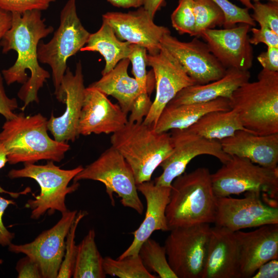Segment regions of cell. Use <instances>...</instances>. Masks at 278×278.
I'll use <instances>...</instances> for the list:
<instances>
[{"label": "cell", "instance_id": "43", "mask_svg": "<svg viewBox=\"0 0 278 278\" xmlns=\"http://www.w3.org/2000/svg\"><path fill=\"white\" fill-rule=\"evenodd\" d=\"M12 200L4 198L0 196V245L3 247L8 246L12 243L15 236L14 233L10 232L5 226L3 221V216L5 210L9 205H15Z\"/></svg>", "mask_w": 278, "mask_h": 278}, {"label": "cell", "instance_id": "7", "mask_svg": "<svg viewBox=\"0 0 278 278\" xmlns=\"http://www.w3.org/2000/svg\"><path fill=\"white\" fill-rule=\"evenodd\" d=\"M211 178L216 197L256 192L261 194L265 202L278 207V168L265 167L247 158L232 155L211 174Z\"/></svg>", "mask_w": 278, "mask_h": 278}, {"label": "cell", "instance_id": "34", "mask_svg": "<svg viewBox=\"0 0 278 278\" xmlns=\"http://www.w3.org/2000/svg\"><path fill=\"white\" fill-rule=\"evenodd\" d=\"M171 21L172 27L179 34L194 36L196 23L193 0H179L177 7L171 15Z\"/></svg>", "mask_w": 278, "mask_h": 278}, {"label": "cell", "instance_id": "36", "mask_svg": "<svg viewBox=\"0 0 278 278\" xmlns=\"http://www.w3.org/2000/svg\"><path fill=\"white\" fill-rule=\"evenodd\" d=\"M252 10L253 12L250 15L255 22L278 34V2H254Z\"/></svg>", "mask_w": 278, "mask_h": 278}, {"label": "cell", "instance_id": "15", "mask_svg": "<svg viewBox=\"0 0 278 278\" xmlns=\"http://www.w3.org/2000/svg\"><path fill=\"white\" fill-rule=\"evenodd\" d=\"M161 45L182 65L196 84H204L222 77L227 69L210 51L205 42L195 37L189 42H182L165 34Z\"/></svg>", "mask_w": 278, "mask_h": 278}, {"label": "cell", "instance_id": "42", "mask_svg": "<svg viewBox=\"0 0 278 278\" xmlns=\"http://www.w3.org/2000/svg\"><path fill=\"white\" fill-rule=\"evenodd\" d=\"M3 77L0 72V114L6 120L11 119L16 116L14 112L18 108V103L15 98L9 97L5 92Z\"/></svg>", "mask_w": 278, "mask_h": 278}, {"label": "cell", "instance_id": "51", "mask_svg": "<svg viewBox=\"0 0 278 278\" xmlns=\"http://www.w3.org/2000/svg\"><path fill=\"white\" fill-rule=\"evenodd\" d=\"M3 260L2 259H0V265L2 264Z\"/></svg>", "mask_w": 278, "mask_h": 278}, {"label": "cell", "instance_id": "3", "mask_svg": "<svg viewBox=\"0 0 278 278\" xmlns=\"http://www.w3.org/2000/svg\"><path fill=\"white\" fill-rule=\"evenodd\" d=\"M217 197L211 173L199 167L177 177L171 185L166 209L167 224L171 230L180 227L214 223Z\"/></svg>", "mask_w": 278, "mask_h": 278}, {"label": "cell", "instance_id": "24", "mask_svg": "<svg viewBox=\"0 0 278 278\" xmlns=\"http://www.w3.org/2000/svg\"><path fill=\"white\" fill-rule=\"evenodd\" d=\"M249 71L227 68L221 78L204 84H194L179 92L167 105L205 102L220 97L229 98L233 92L249 81Z\"/></svg>", "mask_w": 278, "mask_h": 278}, {"label": "cell", "instance_id": "11", "mask_svg": "<svg viewBox=\"0 0 278 278\" xmlns=\"http://www.w3.org/2000/svg\"><path fill=\"white\" fill-rule=\"evenodd\" d=\"M171 130L173 150L160 165L163 172L154 179L157 186H170L174 179L184 173L188 163L197 156L212 155L222 164L231 158L223 151L219 141L205 138L188 129Z\"/></svg>", "mask_w": 278, "mask_h": 278}, {"label": "cell", "instance_id": "44", "mask_svg": "<svg viewBox=\"0 0 278 278\" xmlns=\"http://www.w3.org/2000/svg\"><path fill=\"white\" fill-rule=\"evenodd\" d=\"M263 68L272 72H278V47H267V50L257 57Z\"/></svg>", "mask_w": 278, "mask_h": 278}, {"label": "cell", "instance_id": "46", "mask_svg": "<svg viewBox=\"0 0 278 278\" xmlns=\"http://www.w3.org/2000/svg\"><path fill=\"white\" fill-rule=\"evenodd\" d=\"M8 162L7 152L4 146L0 143V169L3 168ZM31 192L29 187L26 188L23 191L20 192H12L5 190L0 186V193L8 194L12 198H16L21 195H26Z\"/></svg>", "mask_w": 278, "mask_h": 278}, {"label": "cell", "instance_id": "2", "mask_svg": "<svg viewBox=\"0 0 278 278\" xmlns=\"http://www.w3.org/2000/svg\"><path fill=\"white\" fill-rule=\"evenodd\" d=\"M47 121L40 113L25 116L23 112L6 120L0 132V143L7 152L9 164L43 160L60 162L64 159L70 146L49 137Z\"/></svg>", "mask_w": 278, "mask_h": 278}, {"label": "cell", "instance_id": "5", "mask_svg": "<svg viewBox=\"0 0 278 278\" xmlns=\"http://www.w3.org/2000/svg\"><path fill=\"white\" fill-rule=\"evenodd\" d=\"M110 142L130 166L136 185L151 180L154 170L173 150L170 133L158 132L143 122L128 121L112 134Z\"/></svg>", "mask_w": 278, "mask_h": 278}, {"label": "cell", "instance_id": "25", "mask_svg": "<svg viewBox=\"0 0 278 278\" xmlns=\"http://www.w3.org/2000/svg\"><path fill=\"white\" fill-rule=\"evenodd\" d=\"M229 110V100L223 97L205 102L167 105L154 129L158 132H163L172 129H187L208 112Z\"/></svg>", "mask_w": 278, "mask_h": 278}, {"label": "cell", "instance_id": "20", "mask_svg": "<svg viewBox=\"0 0 278 278\" xmlns=\"http://www.w3.org/2000/svg\"><path fill=\"white\" fill-rule=\"evenodd\" d=\"M239 249V278H249L266 262L278 259V223L250 232H235Z\"/></svg>", "mask_w": 278, "mask_h": 278}, {"label": "cell", "instance_id": "27", "mask_svg": "<svg viewBox=\"0 0 278 278\" xmlns=\"http://www.w3.org/2000/svg\"><path fill=\"white\" fill-rule=\"evenodd\" d=\"M130 45L129 42L118 39L112 27L102 21L100 28L90 34L86 45L80 51L98 52L103 56L105 60V66L101 71L103 75L111 71L120 60L128 58Z\"/></svg>", "mask_w": 278, "mask_h": 278}, {"label": "cell", "instance_id": "21", "mask_svg": "<svg viewBox=\"0 0 278 278\" xmlns=\"http://www.w3.org/2000/svg\"><path fill=\"white\" fill-rule=\"evenodd\" d=\"M136 186L146 201L145 218L138 229L132 233L134 238L131 244L118 258L137 255L142 244L153 232L170 230L166 219V209L169 200L171 186H157L154 181L150 180Z\"/></svg>", "mask_w": 278, "mask_h": 278}, {"label": "cell", "instance_id": "22", "mask_svg": "<svg viewBox=\"0 0 278 278\" xmlns=\"http://www.w3.org/2000/svg\"><path fill=\"white\" fill-rule=\"evenodd\" d=\"M201 278H239V249L235 232L218 225L211 228Z\"/></svg>", "mask_w": 278, "mask_h": 278}, {"label": "cell", "instance_id": "31", "mask_svg": "<svg viewBox=\"0 0 278 278\" xmlns=\"http://www.w3.org/2000/svg\"><path fill=\"white\" fill-rule=\"evenodd\" d=\"M138 254L145 267L155 272L161 278H178L167 258L165 246L150 237L141 246Z\"/></svg>", "mask_w": 278, "mask_h": 278}, {"label": "cell", "instance_id": "33", "mask_svg": "<svg viewBox=\"0 0 278 278\" xmlns=\"http://www.w3.org/2000/svg\"><path fill=\"white\" fill-rule=\"evenodd\" d=\"M86 214V212L79 211L66 237L64 257L57 278H70L73 275L77 250L75 241L76 229L80 221Z\"/></svg>", "mask_w": 278, "mask_h": 278}, {"label": "cell", "instance_id": "9", "mask_svg": "<svg viewBox=\"0 0 278 278\" xmlns=\"http://www.w3.org/2000/svg\"><path fill=\"white\" fill-rule=\"evenodd\" d=\"M91 180L102 182L111 203L115 206L113 194L120 198L125 207L142 215L144 210L139 198L133 171L123 155L112 146L94 162L83 167L73 179L74 182Z\"/></svg>", "mask_w": 278, "mask_h": 278}, {"label": "cell", "instance_id": "38", "mask_svg": "<svg viewBox=\"0 0 278 278\" xmlns=\"http://www.w3.org/2000/svg\"><path fill=\"white\" fill-rule=\"evenodd\" d=\"M56 0H0V7L11 13L45 10Z\"/></svg>", "mask_w": 278, "mask_h": 278}, {"label": "cell", "instance_id": "32", "mask_svg": "<svg viewBox=\"0 0 278 278\" xmlns=\"http://www.w3.org/2000/svg\"><path fill=\"white\" fill-rule=\"evenodd\" d=\"M193 7L196 23L194 37L200 38L205 29L223 26L224 12L212 0H193Z\"/></svg>", "mask_w": 278, "mask_h": 278}, {"label": "cell", "instance_id": "50", "mask_svg": "<svg viewBox=\"0 0 278 278\" xmlns=\"http://www.w3.org/2000/svg\"><path fill=\"white\" fill-rule=\"evenodd\" d=\"M240 2L244 6H245V8L248 9H252L253 8V3L252 2H256L260 1L261 0H237ZM268 1L275 2H278V0H267Z\"/></svg>", "mask_w": 278, "mask_h": 278}, {"label": "cell", "instance_id": "8", "mask_svg": "<svg viewBox=\"0 0 278 278\" xmlns=\"http://www.w3.org/2000/svg\"><path fill=\"white\" fill-rule=\"evenodd\" d=\"M90 34L78 16L76 0H68L61 11L60 24L53 38L46 43L40 42L38 46L39 62L51 70L55 94L67 68L68 59L80 51Z\"/></svg>", "mask_w": 278, "mask_h": 278}, {"label": "cell", "instance_id": "39", "mask_svg": "<svg viewBox=\"0 0 278 278\" xmlns=\"http://www.w3.org/2000/svg\"><path fill=\"white\" fill-rule=\"evenodd\" d=\"M152 103L148 93L141 94L132 105L128 121L142 123L149 113Z\"/></svg>", "mask_w": 278, "mask_h": 278}, {"label": "cell", "instance_id": "48", "mask_svg": "<svg viewBox=\"0 0 278 278\" xmlns=\"http://www.w3.org/2000/svg\"><path fill=\"white\" fill-rule=\"evenodd\" d=\"M165 3V0H143L142 6L154 18L156 12Z\"/></svg>", "mask_w": 278, "mask_h": 278}, {"label": "cell", "instance_id": "41", "mask_svg": "<svg viewBox=\"0 0 278 278\" xmlns=\"http://www.w3.org/2000/svg\"><path fill=\"white\" fill-rule=\"evenodd\" d=\"M16 270L19 278H41L42 273L38 263L26 255L17 263Z\"/></svg>", "mask_w": 278, "mask_h": 278}, {"label": "cell", "instance_id": "10", "mask_svg": "<svg viewBox=\"0 0 278 278\" xmlns=\"http://www.w3.org/2000/svg\"><path fill=\"white\" fill-rule=\"evenodd\" d=\"M211 227L201 223L171 229L165 242L168 263L178 278H201Z\"/></svg>", "mask_w": 278, "mask_h": 278}, {"label": "cell", "instance_id": "37", "mask_svg": "<svg viewBox=\"0 0 278 278\" xmlns=\"http://www.w3.org/2000/svg\"><path fill=\"white\" fill-rule=\"evenodd\" d=\"M223 11L225 22L223 28L235 26L237 23H244L251 27H255L256 23L251 18L249 9L241 8L233 4L229 0H212Z\"/></svg>", "mask_w": 278, "mask_h": 278}, {"label": "cell", "instance_id": "40", "mask_svg": "<svg viewBox=\"0 0 278 278\" xmlns=\"http://www.w3.org/2000/svg\"><path fill=\"white\" fill-rule=\"evenodd\" d=\"M252 36L250 37L251 45L264 43L267 47H278V34L266 27L260 26V28L251 27Z\"/></svg>", "mask_w": 278, "mask_h": 278}, {"label": "cell", "instance_id": "47", "mask_svg": "<svg viewBox=\"0 0 278 278\" xmlns=\"http://www.w3.org/2000/svg\"><path fill=\"white\" fill-rule=\"evenodd\" d=\"M12 23V13L0 7V48L1 42L10 29Z\"/></svg>", "mask_w": 278, "mask_h": 278}, {"label": "cell", "instance_id": "1", "mask_svg": "<svg viewBox=\"0 0 278 278\" xmlns=\"http://www.w3.org/2000/svg\"><path fill=\"white\" fill-rule=\"evenodd\" d=\"M12 13L11 27L2 39L1 46L3 54L15 51L17 58L2 74L7 85L15 82L23 84L18 96L24 102L21 108L24 111L29 103H39L38 92L50 78L49 72L39 64L37 50L40 40L52 33L54 28L46 25L41 11Z\"/></svg>", "mask_w": 278, "mask_h": 278}, {"label": "cell", "instance_id": "6", "mask_svg": "<svg viewBox=\"0 0 278 278\" xmlns=\"http://www.w3.org/2000/svg\"><path fill=\"white\" fill-rule=\"evenodd\" d=\"M83 168L79 165L73 169H63L55 165L53 161H48L45 165L24 163L23 168L10 170L8 177L11 179L29 178L38 183L40 194L34 199L28 200L25 204L26 207L31 210V218L38 219L46 212L51 215L56 211L63 214L68 210L66 196L76 191L79 183L68 184Z\"/></svg>", "mask_w": 278, "mask_h": 278}, {"label": "cell", "instance_id": "16", "mask_svg": "<svg viewBox=\"0 0 278 278\" xmlns=\"http://www.w3.org/2000/svg\"><path fill=\"white\" fill-rule=\"evenodd\" d=\"M82 64L77 63L75 73L67 67L60 86L55 95L59 102L66 105L63 114L55 117L52 113L47 121L48 130L59 142H74L79 134L78 122L82 107L85 90Z\"/></svg>", "mask_w": 278, "mask_h": 278}, {"label": "cell", "instance_id": "35", "mask_svg": "<svg viewBox=\"0 0 278 278\" xmlns=\"http://www.w3.org/2000/svg\"><path fill=\"white\" fill-rule=\"evenodd\" d=\"M146 49L140 45L130 44L128 58L132 66V73L144 92H149V77L147 73Z\"/></svg>", "mask_w": 278, "mask_h": 278}, {"label": "cell", "instance_id": "18", "mask_svg": "<svg viewBox=\"0 0 278 278\" xmlns=\"http://www.w3.org/2000/svg\"><path fill=\"white\" fill-rule=\"evenodd\" d=\"M251 26L240 23L229 28L207 29L200 35L218 61L226 68L249 71L253 51L249 32Z\"/></svg>", "mask_w": 278, "mask_h": 278}, {"label": "cell", "instance_id": "30", "mask_svg": "<svg viewBox=\"0 0 278 278\" xmlns=\"http://www.w3.org/2000/svg\"><path fill=\"white\" fill-rule=\"evenodd\" d=\"M103 267L106 274L119 278H157L150 273L137 255H130L114 259L103 258Z\"/></svg>", "mask_w": 278, "mask_h": 278}, {"label": "cell", "instance_id": "49", "mask_svg": "<svg viewBox=\"0 0 278 278\" xmlns=\"http://www.w3.org/2000/svg\"><path fill=\"white\" fill-rule=\"evenodd\" d=\"M114 7L123 8H139L143 6V0H107Z\"/></svg>", "mask_w": 278, "mask_h": 278}, {"label": "cell", "instance_id": "26", "mask_svg": "<svg viewBox=\"0 0 278 278\" xmlns=\"http://www.w3.org/2000/svg\"><path fill=\"white\" fill-rule=\"evenodd\" d=\"M130 62L128 58L120 60L111 71L89 86L99 90L106 96L114 97L127 115L136 98L142 93H147L142 90L134 78L128 75Z\"/></svg>", "mask_w": 278, "mask_h": 278}, {"label": "cell", "instance_id": "17", "mask_svg": "<svg viewBox=\"0 0 278 278\" xmlns=\"http://www.w3.org/2000/svg\"><path fill=\"white\" fill-rule=\"evenodd\" d=\"M102 19L112 27L118 39L144 47L149 54L158 53L161 48V39L170 33L167 27L155 24L143 6L127 13L108 12Z\"/></svg>", "mask_w": 278, "mask_h": 278}, {"label": "cell", "instance_id": "29", "mask_svg": "<svg viewBox=\"0 0 278 278\" xmlns=\"http://www.w3.org/2000/svg\"><path fill=\"white\" fill-rule=\"evenodd\" d=\"M103 258L95 242L94 230H89L77 246L72 277L74 278H104Z\"/></svg>", "mask_w": 278, "mask_h": 278}, {"label": "cell", "instance_id": "13", "mask_svg": "<svg viewBox=\"0 0 278 278\" xmlns=\"http://www.w3.org/2000/svg\"><path fill=\"white\" fill-rule=\"evenodd\" d=\"M260 194L246 192L242 198L217 197L214 223L233 232L278 223V207L262 199Z\"/></svg>", "mask_w": 278, "mask_h": 278}, {"label": "cell", "instance_id": "14", "mask_svg": "<svg viewBox=\"0 0 278 278\" xmlns=\"http://www.w3.org/2000/svg\"><path fill=\"white\" fill-rule=\"evenodd\" d=\"M146 63L152 68L156 94L143 123L154 128L162 111L176 94L196 84L179 62L162 46L155 54L147 53Z\"/></svg>", "mask_w": 278, "mask_h": 278}, {"label": "cell", "instance_id": "12", "mask_svg": "<svg viewBox=\"0 0 278 278\" xmlns=\"http://www.w3.org/2000/svg\"><path fill=\"white\" fill-rule=\"evenodd\" d=\"M77 213V210H68L61 214L55 225L43 231L33 241L22 245L11 243L9 251L23 253L34 260L42 277L57 278L64 255L66 237Z\"/></svg>", "mask_w": 278, "mask_h": 278}, {"label": "cell", "instance_id": "4", "mask_svg": "<svg viewBox=\"0 0 278 278\" xmlns=\"http://www.w3.org/2000/svg\"><path fill=\"white\" fill-rule=\"evenodd\" d=\"M229 100L248 131L262 135L278 133V72L263 68L256 81L240 85Z\"/></svg>", "mask_w": 278, "mask_h": 278}, {"label": "cell", "instance_id": "23", "mask_svg": "<svg viewBox=\"0 0 278 278\" xmlns=\"http://www.w3.org/2000/svg\"><path fill=\"white\" fill-rule=\"evenodd\" d=\"M219 141L229 155L247 158L265 167L277 168L278 133L262 135L239 130Z\"/></svg>", "mask_w": 278, "mask_h": 278}, {"label": "cell", "instance_id": "28", "mask_svg": "<svg viewBox=\"0 0 278 278\" xmlns=\"http://www.w3.org/2000/svg\"><path fill=\"white\" fill-rule=\"evenodd\" d=\"M187 129L205 138L218 141L232 136L237 130L247 131L232 109L208 112Z\"/></svg>", "mask_w": 278, "mask_h": 278}, {"label": "cell", "instance_id": "19", "mask_svg": "<svg viewBox=\"0 0 278 278\" xmlns=\"http://www.w3.org/2000/svg\"><path fill=\"white\" fill-rule=\"evenodd\" d=\"M128 121L127 114L119 105L112 103L97 89L89 86L85 89L78 126L79 135L113 134Z\"/></svg>", "mask_w": 278, "mask_h": 278}, {"label": "cell", "instance_id": "45", "mask_svg": "<svg viewBox=\"0 0 278 278\" xmlns=\"http://www.w3.org/2000/svg\"><path fill=\"white\" fill-rule=\"evenodd\" d=\"M252 278H277L278 260L273 259L262 265Z\"/></svg>", "mask_w": 278, "mask_h": 278}]
</instances>
